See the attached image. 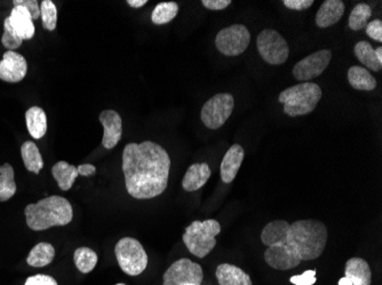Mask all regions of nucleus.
Here are the masks:
<instances>
[{
  "instance_id": "obj_42",
  "label": "nucleus",
  "mask_w": 382,
  "mask_h": 285,
  "mask_svg": "<svg viewBox=\"0 0 382 285\" xmlns=\"http://www.w3.org/2000/svg\"><path fill=\"white\" fill-rule=\"evenodd\" d=\"M117 285H125V284H122V283H120V284H117Z\"/></svg>"
},
{
  "instance_id": "obj_22",
  "label": "nucleus",
  "mask_w": 382,
  "mask_h": 285,
  "mask_svg": "<svg viewBox=\"0 0 382 285\" xmlns=\"http://www.w3.org/2000/svg\"><path fill=\"white\" fill-rule=\"evenodd\" d=\"M348 81L352 88L371 91L376 89V80L365 67L354 65L348 70Z\"/></svg>"
},
{
  "instance_id": "obj_11",
  "label": "nucleus",
  "mask_w": 382,
  "mask_h": 285,
  "mask_svg": "<svg viewBox=\"0 0 382 285\" xmlns=\"http://www.w3.org/2000/svg\"><path fill=\"white\" fill-rule=\"evenodd\" d=\"M332 53L330 49H323L319 52L312 53L307 58L298 62L293 67V77L301 82H308L309 80L315 79L324 72L329 67Z\"/></svg>"
},
{
  "instance_id": "obj_41",
  "label": "nucleus",
  "mask_w": 382,
  "mask_h": 285,
  "mask_svg": "<svg viewBox=\"0 0 382 285\" xmlns=\"http://www.w3.org/2000/svg\"><path fill=\"white\" fill-rule=\"evenodd\" d=\"M376 54L378 60H379V61L382 63V47H378V48H376Z\"/></svg>"
},
{
  "instance_id": "obj_3",
  "label": "nucleus",
  "mask_w": 382,
  "mask_h": 285,
  "mask_svg": "<svg viewBox=\"0 0 382 285\" xmlns=\"http://www.w3.org/2000/svg\"><path fill=\"white\" fill-rule=\"evenodd\" d=\"M25 218L34 232L46 231L54 226H65L74 218V210L65 197L53 195L27 206Z\"/></svg>"
},
{
  "instance_id": "obj_39",
  "label": "nucleus",
  "mask_w": 382,
  "mask_h": 285,
  "mask_svg": "<svg viewBox=\"0 0 382 285\" xmlns=\"http://www.w3.org/2000/svg\"><path fill=\"white\" fill-rule=\"evenodd\" d=\"M127 4H129V6L133 7V8H140V7L144 6L147 4V0H129Z\"/></svg>"
},
{
  "instance_id": "obj_7",
  "label": "nucleus",
  "mask_w": 382,
  "mask_h": 285,
  "mask_svg": "<svg viewBox=\"0 0 382 285\" xmlns=\"http://www.w3.org/2000/svg\"><path fill=\"white\" fill-rule=\"evenodd\" d=\"M257 47L263 61L270 65H281L290 55L288 41L277 31L266 29L257 38Z\"/></svg>"
},
{
  "instance_id": "obj_13",
  "label": "nucleus",
  "mask_w": 382,
  "mask_h": 285,
  "mask_svg": "<svg viewBox=\"0 0 382 285\" xmlns=\"http://www.w3.org/2000/svg\"><path fill=\"white\" fill-rule=\"evenodd\" d=\"M98 119L104 129L102 145L107 150L113 149L122 140V122L120 113L113 110H104Z\"/></svg>"
},
{
  "instance_id": "obj_37",
  "label": "nucleus",
  "mask_w": 382,
  "mask_h": 285,
  "mask_svg": "<svg viewBox=\"0 0 382 285\" xmlns=\"http://www.w3.org/2000/svg\"><path fill=\"white\" fill-rule=\"evenodd\" d=\"M203 5L211 11H222L231 4V0H203Z\"/></svg>"
},
{
  "instance_id": "obj_19",
  "label": "nucleus",
  "mask_w": 382,
  "mask_h": 285,
  "mask_svg": "<svg viewBox=\"0 0 382 285\" xmlns=\"http://www.w3.org/2000/svg\"><path fill=\"white\" fill-rule=\"evenodd\" d=\"M219 285H253L248 273L235 265L221 264L215 272Z\"/></svg>"
},
{
  "instance_id": "obj_31",
  "label": "nucleus",
  "mask_w": 382,
  "mask_h": 285,
  "mask_svg": "<svg viewBox=\"0 0 382 285\" xmlns=\"http://www.w3.org/2000/svg\"><path fill=\"white\" fill-rule=\"evenodd\" d=\"M1 43H3L4 47H6L8 51L19 48L22 43H23V40L19 38L18 34L13 30L10 25V21H8V18H7L5 22H4V34L1 37Z\"/></svg>"
},
{
  "instance_id": "obj_24",
  "label": "nucleus",
  "mask_w": 382,
  "mask_h": 285,
  "mask_svg": "<svg viewBox=\"0 0 382 285\" xmlns=\"http://www.w3.org/2000/svg\"><path fill=\"white\" fill-rule=\"evenodd\" d=\"M22 160L25 162V168L28 171L34 173H39L43 169L44 160L40 154L39 149L34 142L27 140L21 146Z\"/></svg>"
},
{
  "instance_id": "obj_33",
  "label": "nucleus",
  "mask_w": 382,
  "mask_h": 285,
  "mask_svg": "<svg viewBox=\"0 0 382 285\" xmlns=\"http://www.w3.org/2000/svg\"><path fill=\"white\" fill-rule=\"evenodd\" d=\"M291 283L294 285H312L316 283V270H307L301 275L291 277Z\"/></svg>"
},
{
  "instance_id": "obj_40",
  "label": "nucleus",
  "mask_w": 382,
  "mask_h": 285,
  "mask_svg": "<svg viewBox=\"0 0 382 285\" xmlns=\"http://www.w3.org/2000/svg\"><path fill=\"white\" fill-rule=\"evenodd\" d=\"M339 285H352V283L350 282V279H347V277H343L340 279Z\"/></svg>"
},
{
  "instance_id": "obj_2",
  "label": "nucleus",
  "mask_w": 382,
  "mask_h": 285,
  "mask_svg": "<svg viewBox=\"0 0 382 285\" xmlns=\"http://www.w3.org/2000/svg\"><path fill=\"white\" fill-rule=\"evenodd\" d=\"M171 159L164 147L151 142H129L122 152L126 191L138 200H149L165 192Z\"/></svg>"
},
{
  "instance_id": "obj_27",
  "label": "nucleus",
  "mask_w": 382,
  "mask_h": 285,
  "mask_svg": "<svg viewBox=\"0 0 382 285\" xmlns=\"http://www.w3.org/2000/svg\"><path fill=\"white\" fill-rule=\"evenodd\" d=\"M177 13H179V5L174 1L160 3L153 9L151 21L156 25H167L177 18Z\"/></svg>"
},
{
  "instance_id": "obj_12",
  "label": "nucleus",
  "mask_w": 382,
  "mask_h": 285,
  "mask_svg": "<svg viewBox=\"0 0 382 285\" xmlns=\"http://www.w3.org/2000/svg\"><path fill=\"white\" fill-rule=\"evenodd\" d=\"M28 72V63L25 58L14 51H7L0 61V80L6 82H20Z\"/></svg>"
},
{
  "instance_id": "obj_18",
  "label": "nucleus",
  "mask_w": 382,
  "mask_h": 285,
  "mask_svg": "<svg viewBox=\"0 0 382 285\" xmlns=\"http://www.w3.org/2000/svg\"><path fill=\"white\" fill-rule=\"evenodd\" d=\"M345 277L350 279L352 285H371L372 272L367 260L355 257L345 263Z\"/></svg>"
},
{
  "instance_id": "obj_10",
  "label": "nucleus",
  "mask_w": 382,
  "mask_h": 285,
  "mask_svg": "<svg viewBox=\"0 0 382 285\" xmlns=\"http://www.w3.org/2000/svg\"><path fill=\"white\" fill-rule=\"evenodd\" d=\"M203 268L188 258L175 261L164 274V285H202Z\"/></svg>"
},
{
  "instance_id": "obj_35",
  "label": "nucleus",
  "mask_w": 382,
  "mask_h": 285,
  "mask_svg": "<svg viewBox=\"0 0 382 285\" xmlns=\"http://www.w3.org/2000/svg\"><path fill=\"white\" fill-rule=\"evenodd\" d=\"M25 285H58V282L52 277L38 274V275L28 277Z\"/></svg>"
},
{
  "instance_id": "obj_25",
  "label": "nucleus",
  "mask_w": 382,
  "mask_h": 285,
  "mask_svg": "<svg viewBox=\"0 0 382 285\" xmlns=\"http://www.w3.org/2000/svg\"><path fill=\"white\" fill-rule=\"evenodd\" d=\"M356 58L359 60L363 65L370 69V70L378 71L381 70L382 63L378 60L376 54V49L373 48L372 45L367 41H359L355 45L354 49Z\"/></svg>"
},
{
  "instance_id": "obj_5",
  "label": "nucleus",
  "mask_w": 382,
  "mask_h": 285,
  "mask_svg": "<svg viewBox=\"0 0 382 285\" xmlns=\"http://www.w3.org/2000/svg\"><path fill=\"white\" fill-rule=\"evenodd\" d=\"M220 233V223L215 219H208L204 222L197 220L186 228L182 239L186 248L193 256L198 258H205L217 246L215 237Z\"/></svg>"
},
{
  "instance_id": "obj_6",
  "label": "nucleus",
  "mask_w": 382,
  "mask_h": 285,
  "mask_svg": "<svg viewBox=\"0 0 382 285\" xmlns=\"http://www.w3.org/2000/svg\"><path fill=\"white\" fill-rule=\"evenodd\" d=\"M117 261L124 273L138 277L148 266V256L144 246L133 237H124L115 248Z\"/></svg>"
},
{
  "instance_id": "obj_23",
  "label": "nucleus",
  "mask_w": 382,
  "mask_h": 285,
  "mask_svg": "<svg viewBox=\"0 0 382 285\" xmlns=\"http://www.w3.org/2000/svg\"><path fill=\"white\" fill-rule=\"evenodd\" d=\"M54 257H56V249L51 243H38L37 246H34V249L29 253L27 263L31 267H45L52 263Z\"/></svg>"
},
{
  "instance_id": "obj_4",
  "label": "nucleus",
  "mask_w": 382,
  "mask_h": 285,
  "mask_svg": "<svg viewBox=\"0 0 382 285\" xmlns=\"http://www.w3.org/2000/svg\"><path fill=\"white\" fill-rule=\"evenodd\" d=\"M321 98V89L314 82H301L284 89L279 94V103L284 105L288 117L306 116L317 107Z\"/></svg>"
},
{
  "instance_id": "obj_1",
  "label": "nucleus",
  "mask_w": 382,
  "mask_h": 285,
  "mask_svg": "<svg viewBox=\"0 0 382 285\" xmlns=\"http://www.w3.org/2000/svg\"><path fill=\"white\" fill-rule=\"evenodd\" d=\"M261 241L267 246L265 259L270 267L293 270L303 261L321 257L326 246L327 228L315 219L297 220L293 224L275 220L265 226Z\"/></svg>"
},
{
  "instance_id": "obj_28",
  "label": "nucleus",
  "mask_w": 382,
  "mask_h": 285,
  "mask_svg": "<svg viewBox=\"0 0 382 285\" xmlns=\"http://www.w3.org/2000/svg\"><path fill=\"white\" fill-rule=\"evenodd\" d=\"M372 9L367 4H357L349 16L348 27L352 31L363 30L369 25Z\"/></svg>"
},
{
  "instance_id": "obj_30",
  "label": "nucleus",
  "mask_w": 382,
  "mask_h": 285,
  "mask_svg": "<svg viewBox=\"0 0 382 285\" xmlns=\"http://www.w3.org/2000/svg\"><path fill=\"white\" fill-rule=\"evenodd\" d=\"M40 16L43 18V27L47 31H54L58 25V8L52 0L40 3Z\"/></svg>"
},
{
  "instance_id": "obj_20",
  "label": "nucleus",
  "mask_w": 382,
  "mask_h": 285,
  "mask_svg": "<svg viewBox=\"0 0 382 285\" xmlns=\"http://www.w3.org/2000/svg\"><path fill=\"white\" fill-rule=\"evenodd\" d=\"M25 122H27L29 134L34 140H40L46 135L47 117L42 107H30L25 112Z\"/></svg>"
},
{
  "instance_id": "obj_17",
  "label": "nucleus",
  "mask_w": 382,
  "mask_h": 285,
  "mask_svg": "<svg viewBox=\"0 0 382 285\" xmlns=\"http://www.w3.org/2000/svg\"><path fill=\"white\" fill-rule=\"evenodd\" d=\"M211 177V168L205 162L193 164L188 168L184 179L182 187L186 192H195L202 188Z\"/></svg>"
},
{
  "instance_id": "obj_29",
  "label": "nucleus",
  "mask_w": 382,
  "mask_h": 285,
  "mask_svg": "<svg viewBox=\"0 0 382 285\" xmlns=\"http://www.w3.org/2000/svg\"><path fill=\"white\" fill-rule=\"evenodd\" d=\"M75 264L83 274L91 273L98 264V255L89 248H78L75 251Z\"/></svg>"
},
{
  "instance_id": "obj_15",
  "label": "nucleus",
  "mask_w": 382,
  "mask_h": 285,
  "mask_svg": "<svg viewBox=\"0 0 382 285\" xmlns=\"http://www.w3.org/2000/svg\"><path fill=\"white\" fill-rule=\"evenodd\" d=\"M7 18L14 32L22 40H29L34 36L36 29H34V21L25 7H14Z\"/></svg>"
},
{
  "instance_id": "obj_16",
  "label": "nucleus",
  "mask_w": 382,
  "mask_h": 285,
  "mask_svg": "<svg viewBox=\"0 0 382 285\" xmlns=\"http://www.w3.org/2000/svg\"><path fill=\"white\" fill-rule=\"evenodd\" d=\"M345 4L341 0H325L316 14V25L325 29L336 25L343 18Z\"/></svg>"
},
{
  "instance_id": "obj_9",
  "label": "nucleus",
  "mask_w": 382,
  "mask_h": 285,
  "mask_svg": "<svg viewBox=\"0 0 382 285\" xmlns=\"http://www.w3.org/2000/svg\"><path fill=\"white\" fill-rule=\"evenodd\" d=\"M251 34L244 25H233L224 27L217 34L215 46L221 54L238 56L248 49Z\"/></svg>"
},
{
  "instance_id": "obj_14",
  "label": "nucleus",
  "mask_w": 382,
  "mask_h": 285,
  "mask_svg": "<svg viewBox=\"0 0 382 285\" xmlns=\"http://www.w3.org/2000/svg\"><path fill=\"white\" fill-rule=\"evenodd\" d=\"M244 157V149L239 144H234L227 151L220 166V176L222 182L226 184L233 182L238 173L239 168L242 166Z\"/></svg>"
},
{
  "instance_id": "obj_38",
  "label": "nucleus",
  "mask_w": 382,
  "mask_h": 285,
  "mask_svg": "<svg viewBox=\"0 0 382 285\" xmlns=\"http://www.w3.org/2000/svg\"><path fill=\"white\" fill-rule=\"evenodd\" d=\"M77 169H78V173L84 177L93 176L96 173V168L89 164H80L79 167H77Z\"/></svg>"
},
{
  "instance_id": "obj_21",
  "label": "nucleus",
  "mask_w": 382,
  "mask_h": 285,
  "mask_svg": "<svg viewBox=\"0 0 382 285\" xmlns=\"http://www.w3.org/2000/svg\"><path fill=\"white\" fill-rule=\"evenodd\" d=\"M52 173L62 191H69L74 186L77 177L79 176L77 167L71 166L65 161H58V164H54Z\"/></svg>"
},
{
  "instance_id": "obj_32",
  "label": "nucleus",
  "mask_w": 382,
  "mask_h": 285,
  "mask_svg": "<svg viewBox=\"0 0 382 285\" xmlns=\"http://www.w3.org/2000/svg\"><path fill=\"white\" fill-rule=\"evenodd\" d=\"M13 4H14V7H25L30 14L32 21L40 18V6L37 0H14Z\"/></svg>"
},
{
  "instance_id": "obj_8",
  "label": "nucleus",
  "mask_w": 382,
  "mask_h": 285,
  "mask_svg": "<svg viewBox=\"0 0 382 285\" xmlns=\"http://www.w3.org/2000/svg\"><path fill=\"white\" fill-rule=\"evenodd\" d=\"M235 100L231 94H217L204 104L200 112L203 124L210 129H219L233 113Z\"/></svg>"
},
{
  "instance_id": "obj_34",
  "label": "nucleus",
  "mask_w": 382,
  "mask_h": 285,
  "mask_svg": "<svg viewBox=\"0 0 382 285\" xmlns=\"http://www.w3.org/2000/svg\"><path fill=\"white\" fill-rule=\"evenodd\" d=\"M367 34L370 37L371 39L376 40L378 43L382 41V22L380 20H374V21L369 22L367 25Z\"/></svg>"
},
{
  "instance_id": "obj_26",
  "label": "nucleus",
  "mask_w": 382,
  "mask_h": 285,
  "mask_svg": "<svg viewBox=\"0 0 382 285\" xmlns=\"http://www.w3.org/2000/svg\"><path fill=\"white\" fill-rule=\"evenodd\" d=\"M16 193L14 169L10 164L0 166V202L8 201Z\"/></svg>"
},
{
  "instance_id": "obj_36",
  "label": "nucleus",
  "mask_w": 382,
  "mask_h": 285,
  "mask_svg": "<svg viewBox=\"0 0 382 285\" xmlns=\"http://www.w3.org/2000/svg\"><path fill=\"white\" fill-rule=\"evenodd\" d=\"M284 6L293 11H305V9L312 7L314 0H284L283 1Z\"/></svg>"
}]
</instances>
